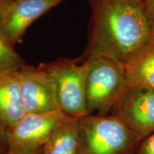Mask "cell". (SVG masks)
<instances>
[{
	"mask_svg": "<svg viewBox=\"0 0 154 154\" xmlns=\"http://www.w3.org/2000/svg\"><path fill=\"white\" fill-rule=\"evenodd\" d=\"M92 30L86 59L104 57L124 66L154 34L141 0H90Z\"/></svg>",
	"mask_w": 154,
	"mask_h": 154,
	"instance_id": "6da1fadb",
	"label": "cell"
},
{
	"mask_svg": "<svg viewBox=\"0 0 154 154\" xmlns=\"http://www.w3.org/2000/svg\"><path fill=\"white\" fill-rule=\"evenodd\" d=\"M78 124V154H134L143 140L111 114H89Z\"/></svg>",
	"mask_w": 154,
	"mask_h": 154,
	"instance_id": "7a4b0ae2",
	"label": "cell"
},
{
	"mask_svg": "<svg viewBox=\"0 0 154 154\" xmlns=\"http://www.w3.org/2000/svg\"><path fill=\"white\" fill-rule=\"evenodd\" d=\"M84 62L88 114L110 115L127 87L124 66L104 57L89 58Z\"/></svg>",
	"mask_w": 154,
	"mask_h": 154,
	"instance_id": "3957f363",
	"label": "cell"
},
{
	"mask_svg": "<svg viewBox=\"0 0 154 154\" xmlns=\"http://www.w3.org/2000/svg\"><path fill=\"white\" fill-rule=\"evenodd\" d=\"M72 117L59 109L43 113L25 114L6 131L7 154H33L44 148L56 130Z\"/></svg>",
	"mask_w": 154,
	"mask_h": 154,
	"instance_id": "277c9868",
	"label": "cell"
},
{
	"mask_svg": "<svg viewBox=\"0 0 154 154\" xmlns=\"http://www.w3.org/2000/svg\"><path fill=\"white\" fill-rule=\"evenodd\" d=\"M55 88L59 110L74 119L88 114L86 101V65L61 61L44 65Z\"/></svg>",
	"mask_w": 154,
	"mask_h": 154,
	"instance_id": "5b68a950",
	"label": "cell"
},
{
	"mask_svg": "<svg viewBox=\"0 0 154 154\" xmlns=\"http://www.w3.org/2000/svg\"><path fill=\"white\" fill-rule=\"evenodd\" d=\"M111 114L143 139L154 132V90L127 86Z\"/></svg>",
	"mask_w": 154,
	"mask_h": 154,
	"instance_id": "8992f818",
	"label": "cell"
},
{
	"mask_svg": "<svg viewBox=\"0 0 154 154\" xmlns=\"http://www.w3.org/2000/svg\"><path fill=\"white\" fill-rule=\"evenodd\" d=\"M19 79L25 114L59 109L52 79L43 67L24 66L19 71Z\"/></svg>",
	"mask_w": 154,
	"mask_h": 154,
	"instance_id": "52a82bcc",
	"label": "cell"
},
{
	"mask_svg": "<svg viewBox=\"0 0 154 154\" xmlns=\"http://www.w3.org/2000/svg\"><path fill=\"white\" fill-rule=\"evenodd\" d=\"M63 0H11L0 24V31L11 45L21 42L26 29L38 17Z\"/></svg>",
	"mask_w": 154,
	"mask_h": 154,
	"instance_id": "ba28073f",
	"label": "cell"
},
{
	"mask_svg": "<svg viewBox=\"0 0 154 154\" xmlns=\"http://www.w3.org/2000/svg\"><path fill=\"white\" fill-rule=\"evenodd\" d=\"M24 115L19 72L0 74V127L7 131Z\"/></svg>",
	"mask_w": 154,
	"mask_h": 154,
	"instance_id": "9c48e42d",
	"label": "cell"
},
{
	"mask_svg": "<svg viewBox=\"0 0 154 154\" xmlns=\"http://www.w3.org/2000/svg\"><path fill=\"white\" fill-rule=\"evenodd\" d=\"M127 86L154 90V34L124 65Z\"/></svg>",
	"mask_w": 154,
	"mask_h": 154,
	"instance_id": "30bf717a",
	"label": "cell"
},
{
	"mask_svg": "<svg viewBox=\"0 0 154 154\" xmlns=\"http://www.w3.org/2000/svg\"><path fill=\"white\" fill-rule=\"evenodd\" d=\"M79 119H72L55 131L43 148V154H78Z\"/></svg>",
	"mask_w": 154,
	"mask_h": 154,
	"instance_id": "8fae6325",
	"label": "cell"
},
{
	"mask_svg": "<svg viewBox=\"0 0 154 154\" xmlns=\"http://www.w3.org/2000/svg\"><path fill=\"white\" fill-rule=\"evenodd\" d=\"M24 66V61L0 31V74L19 72Z\"/></svg>",
	"mask_w": 154,
	"mask_h": 154,
	"instance_id": "7c38bea8",
	"label": "cell"
},
{
	"mask_svg": "<svg viewBox=\"0 0 154 154\" xmlns=\"http://www.w3.org/2000/svg\"><path fill=\"white\" fill-rule=\"evenodd\" d=\"M134 154H154V132L143 138Z\"/></svg>",
	"mask_w": 154,
	"mask_h": 154,
	"instance_id": "4fadbf2b",
	"label": "cell"
},
{
	"mask_svg": "<svg viewBox=\"0 0 154 154\" xmlns=\"http://www.w3.org/2000/svg\"><path fill=\"white\" fill-rule=\"evenodd\" d=\"M154 26V0H141Z\"/></svg>",
	"mask_w": 154,
	"mask_h": 154,
	"instance_id": "5bb4252c",
	"label": "cell"
},
{
	"mask_svg": "<svg viewBox=\"0 0 154 154\" xmlns=\"http://www.w3.org/2000/svg\"><path fill=\"white\" fill-rule=\"evenodd\" d=\"M7 143L6 131L0 127V154H7Z\"/></svg>",
	"mask_w": 154,
	"mask_h": 154,
	"instance_id": "9a60e30c",
	"label": "cell"
},
{
	"mask_svg": "<svg viewBox=\"0 0 154 154\" xmlns=\"http://www.w3.org/2000/svg\"><path fill=\"white\" fill-rule=\"evenodd\" d=\"M11 0H0V24L5 16L7 7Z\"/></svg>",
	"mask_w": 154,
	"mask_h": 154,
	"instance_id": "2e32d148",
	"label": "cell"
},
{
	"mask_svg": "<svg viewBox=\"0 0 154 154\" xmlns=\"http://www.w3.org/2000/svg\"><path fill=\"white\" fill-rule=\"evenodd\" d=\"M33 154H43V149L40 150V151L36 152V153H34Z\"/></svg>",
	"mask_w": 154,
	"mask_h": 154,
	"instance_id": "e0dca14e",
	"label": "cell"
}]
</instances>
